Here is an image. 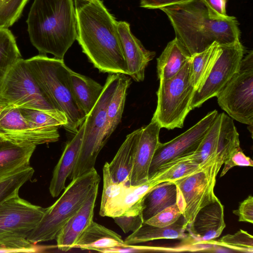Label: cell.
Returning a JSON list of instances; mask_svg holds the SVG:
<instances>
[{
    "label": "cell",
    "mask_w": 253,
    "mask_h": 253,
    "mask_svg": "<svg viewBox=\"0 0 253 253\" xmlns=\"http://www.w3.org/2000/svg\"><path fill=\"white\" fill-rule=\"evenodd\" d=\"M221 51V46L214 42L205 50L191 55L190 80L195 90L203 84Z\"/></svg>",
    "instance_id": "4316f807"
},
{
    "label": "cell",
    "mask_w": 253,
    "mask_h": 253,
    "mask_svg": "<svg viewBox=\"0 0 253 253\" xmlns=\"http://www.w3.org/2000/svg\"><path fill=\"white\" fill-rule=\"evenodd\" d=\"M36 146L4 141L0 143V179L30 166Z\"/></svg>",
    "instance_id": "44dd1931"
},
{
    "label": "cell",
    "mask_w": 253,
    "mask_h": 253,
    "mask_svg": "<svg viewBox=\"0 0 253 253\" xmlns=\"http://www.w3.org/2000/svg\"><path fill=\"white\" fill-rule=\"evenodd\" d=\"M187 224L182 215L173 224L165 227H158L143 222L136 231L132 232L124 240L126 245H135L158 239H187Z\"/></svg>",
    "instance_id": "603a6c76"
},
{
    "label": "cell",
    "mask_w": 253,
    "mask_h": 253,
    "mask_svg": "<svg viewBox=\"0 0 253 253\" xmlns=\"http://www.w3.org/2000/svg\"><path fill=\"white\" fill-rule=\"evenodd\" d=\"M45 209L22 199L19 194L3 202L0 205V239L27 237L41 220Z\"/></svg>",
    "instance_id": "4fadbf2b"
},
{
    "label": "cell",
    "mask_w": 253,
    "mask_h": 253,
    "mask_svg": "<svg viewBox=\"0 0 253 253\" xmlns=\"http://www.w3.org/2000/svg\"><path fill=\"white\" fill-rule=\"evenodd\" d=\"M186 0H140V6L147 9H160Z\"/></svg>",
    "instance_id": "7bdbcfd3"
},
{
    "label": "cell",
    "mask_w": 253,
    "mask_h": 253,
    "mask_svg": "<svg viewBox=\"0 0 253 253\" xmlns=\"http://www.w3.org/2000/svg\"><path fill=\"white\" fill-rule=\"evenodd\" d=\"M70 84L74 97L86 116L99 99L103 86L91 78L71 71Z\"/></svg>",
    "instance_id": "484cf974"
},
{
    "label": "cell",
    "mask_w": 253,
    "mask_h": 253,
    "mask_svg": "<svg viewBox=\"0 0 253 253\" xmlns=\"http://www.w3.org/2000/svg\"><path fill=\"white\" fill-rule=\"evenodd\" d=\"M233 212L239 217V221L253 223V197L249 196L240 203L237 210Z\"/></svg>",
    "instance_id": "60d3db41"
},
{
    "label": "cell",
    "mask_w": 253,
    "mask_h": 253,
    "mask_svg": "<svg viewBox=\"0 0 253 253\" xmlns=\"http://www.w3.org/2000/svg\"><path fill=\"white\" fill-rule=\"evenodd\" d=\"M173 28L175 38L192 55L216 42L220 45L240 41L236 18L213 15L202 0H187L161 8Z\"/></svg>",
    "instance_id": "7a4b0ae2"
},
{
    "label": "cell",
    "mask_w": 253,
    "mask_h": 253,
    "mask_svg": "<svg viewBox=\"0 0 253 253\" xmlns=\"http://www.w3.org/2000/svg\"><path fill=\"white\" fill-rule=\"evenodd\" d=\"M118 30L128 76L135 82H143L145 69L155 57V52L144 47L140 41L131 33L127 22H118Z\"/></svg>",
    "instance_id": "e0dca14e"
},
{
    "label": "cell",
    "mask_w": 253,
    "mask_h": 253,
    "mask_svg": "<svg viewBox=\"0 0 253 253\" xmlns=\"http://www.w3.org/2000/svg\"><path fill=\"white\" fill-rule=\"evenodd\" d=\"M19 111L30 125L40 130L64 128L67 124L66 116L63 114H54L41 110L26 108H19Z\"/></svg>",
    "instance_id": "4dcf8cb0"
},
{
    "label": "cell",
    "mask_w": 253,
    "mask_h": 253,
    "mask_svg": "<svg viewBox=\"0 0 253 253\" xmlns=\"http://www.w3.org/2000/svg\"><path fill=\"white\" fill-rule=\"evenodd\" d=\"M225 226L224 208L217 198L198 211L186 230L190 237L206 243L219 237Z\"/></svg>",
    "instance_id": "2e32d148"
},
{
    "label": "cell",
    "mask_w": 253,
    "mask_h": 253,
    "mask_svg": "<svg viewBox=\"0 0 253 253\" xmlns=\"http://www.w3.org/2000/svg\"><path fill=\"white\" fill-rule=\"evenodd\" d=\"M29 0H0V28H7L20 17Z\"/></svg>",
    "instance_id": "836d02e7"
},
{
    "label": "cell",
    "mask_w": 253,
    "mask_h": 253,
    "mask_svg": "<svg viewBox=\"0 0 253 253\" xmlns=\"http://www.w3.org/2000/svg\"><path fill=\"white\" fill-rule=\"evenodd\" d=\"M38 250L27 237L10 236L0 239V253H35Z\"/></svg>",
    "instance_id": "8d00e7d4"
},
{
    "label": "cell",
    "mask_w": 253,
    "mask_h": 253,
    "mask_svg": "<svg viewBox=\"0 0 253 253\" xmlns=\"http://www.w3.org/2000/svg\"><path fill=\"white\" fill-rule=\"evenodd\" d=\"M216 110L209 112L203 118L186 131L169 142H160L153 157L149 178L162 166L181 157L193 154L217 119Z\"/></svg>",
    "instance_id": "7c38bea8"
},
{
    "label": "cell",
    "mask_w": 253,
    "mask_h": 253,
    "mask_svg": "<svg viewBox=\"0 0 253 253\" xmlns=\"http://www.w3.org/2000/svg\"><path fill=\"white\" fill-rule=\"evenodd\" d=\"M191 55L174 38L169 42L157 59L159 80H166L176 75L188 62Z\"/></svg>",
    "instance_id": "cb8c5ba5"
},
{
    "label": "cell",
    "mask_w": 253,
    "mask_h": 253,
    "mask_svg": "<svg viewBox=\"0 0 253 253\" xmlns=\"http://www.w3.org/2000/svg\"><path fill=\"white\" fill-rule=\"evenodd\" d=\"M76 40L99 72L128 76L118 22L101 0H75Z\"/></svg>",
    "instance_id": "6da1fadb"
},
{
    "label": "cell",
    "mask_w": 253,
    "mask_h": 253,
    "mask_svg": "<svg viewBox=\"0 0 253 253\" xmlns=\"http://www.w3.org/2000/svg\"><path fill=\"white\" fill-rule=\"evenodd\" d=\"M100 181L95 168L72 179L55 202L45 209L41 220L27 239L35 244L55 239L61 228L85 203Z\"/></svg>",
    "instance_id": "5b68a950"
},
{
    "label": "cell",
    "mask_w": 253,
    "mask_h": 253,
    "mask_svg": "<svg viewBox=\"0 0 253 253\" xmlns=\"http://www.w3.org/2000/svg\"><path fill=\"white\" fill-rule=\"evenodd\" d=\"M218 244L224 247L245 253H253V236L240 229L234 234L223 236Z\"/></svg>",
    "instance_id": "d590c367"
},
{
    "label": "cell",
    "mask_w": 253,
    "mask_h": 253,
    "mask_svg": "<svg viewBox=\"0 0 253 253\" xmlns=\"http://www.w3.org/2000/svg\"><path fill=\"white\" fill-rule=\"evenodd\" d=\"M195 89L191 84L190 60L173 77L160 80L157 91V104L151 120L161 128H180L188 114Z\"/></svg>",
    "instance_id": "52a82bcc"
},
{
    "label": "cell",
    "mask_w": 253,
    "mask_h": 253,
    "mask_svg": "<svg viewBox=\"0 0 253 253\" xmlns=\"http://www.w3.org/2000/svg\"><path fill=\"white\" fill-rule=\"evenodd\" d=\"M177 190L172 182L161 183L151 188L142 200L144 222L166 208L176 203Z\"/></svg>",
    "instance_id": "d4e9b609"
},
{
    "label": "cell",
    "mask_w": 253,
    "mask_h": 253,
    "mask_svg": "<svg viewBox=\"0 0 253 253\" xmlns=\"http://www.w3.org/2000/svg\"><path fill=\"white\" fill-rule=\"evenodd\" d=\"M13 108L65 115L57 110L42 92L32 77L25 59L22 58L11 67L0 84V111Z\"/></svg>",
    "instance_id": "9c48e42d"
},
{
    "label": "cell",
    "mask_w": 253,
    "mask_h": 253,
    "mask_svg": "<svg viewBox=\"0 0 253 253\" xmlns=\"http://www.w3.org/2000/svg\"><path fill=\"white\" fill-rule=\"evenodd\" d=\"M21 58L15 38L7 28H0V84Z\"/></svg>",
    "instance_id": "f546056e"
},
{
    "label": "cell",
    "mask_w": 253,
    "mask_h": 253,
    "mask_svg": "<svg viewBox=\"0 0 253 253\" xmlns=\"http://www.w3.org/2000/svg\"><path fill=\"white\" fill-rule=\"evenodd\" d=\"M120 74H109L97 102L86 116L79 157L70 179L94 168L96 158L107 141L106 137L108 105L117 86Z\"/></svg>",
    "instance_id": "8992f818"
},
{
    "label": "cell",
    "mask_w": 253,
    "mask_h": 253,
    "mask_svg": "<svg viewBox=\"0 0 253 253\" xmlns=\"http://www.w3.org/2000/svg\"><path fill=\"white\" fill-rule=\"evenodd\" d=\"M222 165L213 154L199 169L172 182L176 186V204L187 225L201 208L217 199L214 188Z\"/></svg>",
    "instance_id": "ba28073f"
},
{
    "label": "cell",
    "mask_w": 253,
    "mask_h": 253,
    "mask_svg": "<svg viewBox=\"0 0 253 253\" xmlns=\"http://www.w3.org/2000/svg\"><path fill=\"white\" fill-rule=\"evenodd\" d=\"M84 129L83 123L74 137L66 144L54 169L49 187L50 194L53 198L58 197L64 190L66 181L75 168L80 151Z\"/></svg>",
    "instance_id": "d6986e66"
},
{
    "label": "cell",
    "mask_w": 253,
    "mask_h": 253,
    "mask_svg": "<svg viewBox=\"0 0 253 253\" xmlns=\"http://www.w3.org/2000/svg\"><path fill=\"white\" fill-rule=\"evenodd\" d=\"M108 164L109 163L106 162L103 168V188L100 209L103 208L126 186L114 181L109 170Z\"/></svg>",
    "instance_id": "74e56055"
},
{
    "label": "cell",
    "mask_w": 253,
    "mask_h": 253,
    "mask_svg": "<svg viewBox=\"0 0 253 253\" xmlns=\"http://www.w3.org/2000/svg\"><path fill=\"white\" fill-rule=\"evenodd\" d=\"M32 77L54 107L67 119L64 128L75 134L85 115L78 105L70 84L72 71L63 59L40 54L26 59Z\"/></svg>",
    "instance_id": "277c9868"
},
{
    "label": "cell",
    "mask_w": 253,
    "mask_h": 253,
    "mask_svg": "<svg viewBox=\"0 0 253 253\" xmlns=\"http://www.w3.org/2000/svg\"><path fill=\"white\" fill-rule=\"evenodd\" d=\"M125 244L118 233L92 220L78 239L74 248L102 252Z\"/></svg>",
    "instance_id": "7402d4cb"
},
{
    "label": "cell",
    "mask_w": 253,
    "mask_h": 253,
    "mask_svg": "<svg viewBox=\"0 0 253 253\" xmlns=\"http://www.w3.org/2000/svg\"><path fill=\"white\" fill-rule=\"evenodd\" d=\"M98 186L94 188L85 203L57 233L55 240L59 250L67 252L74 248L78 239L93 220Z\"/></svg>",
    "instance_id": "ac0fdd59"
},
{
    "label": "cell",
    "mask_w": 253,
    "mask_h": 253,
    "mask_svg": "<svg viewBox=\"0 0 253 253\" xmlns=\"http://www.w3.org/2000/svg\"><path fill=\"white\" fill-rule=\"evenodd\" d=\"M58 129L34 128L23 117L19 108L0 111V133L7 141L35 146L54 142L60 137Z\"/></svg>",
    "instance_id": "5bb4252c"
},
{
    "label": "cell",
    "mask_w": 253,
    "mask_h": 253,
    "mask_svg": "<svg viewBox=\"0 0 253 253\" xmlns=\"http://www.w3.org/2000/svg\"><path fill=\"white\" fill-rule=\"evenodd\" d=\"M34 169L29 166L11 175L0 179V205L15 195L20 188L32 177Z\"/></svg>",
    "instance_id": "1f68e13d"
},
{
    "label": "cell",
    "mask_w": 253,
    "mask_h": 253,
    "mask_svg": "<svg viewBox=\"0 0 253 253\" xmlns=\"http://www.w3.org/2000/svg\"><path fill=\"white\" fill-rule=\"evenodd\" d=\"M220 46V54L203 84L194 93L191 110L216 97L239 70L244 52L241 42L238 41Z\"/></svg>",
    "instance_id": "8fae6325"
},
{
    "label": "cell",
    "mask_w": 253,
    "mask_h": 253,
    "mask_svg": "<svg viewBox=\"0 0 253 253\" xmlns=\"http://www.w3.org/2000/svg\"><path fill=\"white\" fill-rule=\"evenodd\" d=\"M130 83V78L126 75L120 74L115 90L107 108L106 137L107 140L121 121L127 91Z\"/></svg>",
    "instance_id": "f1b7e54d"
},
{
    "label": "cell",
    "mask_w": 253,
    "mask_h": 253,
    "mask_svg": "<svg viewBox=\"0 0 253 253\" xmlns=\"http://www.w3.org/2000/svg\"><path fill=\"white\" fill-rule=\"evenodd\" d=\"M4 141L7 140L0 133V143Z\"/></svg>",
    "instance_id": "ee69618b"
},
{
    "label": "cell",
    "mask_w": 253,
    "mask_h": 253,
    "mask_svg": "<svg viewBox=\"0 0 253 253\" xmlns=\"http://www.w3.org/2000/svg\"><path fill=\"white\" fill-rule=\"evenodd\" d=\"M26 22L31 42L42 54L63 59L76 40L73 0H34Z\"/></svg>",
    "instance_id": "3957f363"
},
{
    "label": "cell",
    "mask_w": 253,
    "mask_h": 253,
    "mask_svg": "<svg viewBox=\"0 0 253 253\" xmlns=\"http://www.w3.org/2000/svg\"><path fill=\"white\" fill-rule=\"evenodd\" d=\"M161 128L158 123L153 120L147 126L141 127L129 185H139L149 179L150 166L160 142L159 133Z\"/></svg>",
    "instance_id": "9a60e30c"
},
{
    "label": "cell",
    "mask_w": 253,
    "mask_h": 253,
    "mask_svg": "<svg viewBox=\"0 0 253 253\" xmlns=\"http://www.w3.org/2000/svg\"><path fill=\"white\" fill-rule=\"evenodd\" d=\"M223 164L224 167L220 177L223 176L230 169L235 166L253 167V162L240 148L235 151Z\"/></svg>",
    "instance_id": "ab89813d"
},
{
    "label": "cell",
    "mask_w": 253,
    "mask_h": 253,
    "mask_svg": "<svg viewBox=\"0 0 253 253\" xmlns=\"http://www.w3.org/2000/svg\"><path fill=\"white\" fill-rule=\"evenodd\" d=\"M220 108L241 123L253 125V51L243 58L239 71L216 96Z\"/></svg>",
    "instance_id": "30bf717a"
},
{
    "label": "cell",
    "mask_w": 253,
    "mask_h": 253,
    "mask_svg": "<svg viewBox=\"0 0 253 253\" xmlns=\"http://www.w3.org/2000/svg\"><path fill=\"white\" fill-rule=\"evenodd\" d=\"M140 131L139 128L127 135L113 159L108 164L111 175L116 182L129 186Z\"/></svg>",
    "instance_id": "ffe728a7"
},
{
    "label": "cell",
    "mask_w": 253,
    "mask_h": 253,
    "mask_svg": "<svg viewBox=\"0 0 253 253\" xmlns=\"http://www.w3.org/2000/svg\"><path fill=\"white\" fill-rule=\"evenodd\" d=\"M181 215V211L176 203L166 208L144 222L153 226L165 227L173 224Z\"/></svg>",
    "instance_id": "f35d334b"
},
{
    "label": "cell",
    "mask_w": 253,
    "mask_h": 253,
    "mask_svg": "<svg viewBox=\"0 0 253 253\" xmlns=\"http://www.w3.org/2000/svg\"><path fill=\"white\" fill-rule=\"evenodd\" d=\"M113 218L125 233L136 231L144 222L142 216V200L131 207L124 214Z\"/></svg>",
    "instance_id": "e575fe53"
},
{
    "label": "cell",
    "mask_w": 253,
    "mask_h": 253,
    "mask_svg": "<svg viewBox=\"0 0 253 253\" xmlns=\"http://www.w3.org/2000/svg\"><path fill=\"white\" fill-rule=\"evenodd\" d=\"M201 165L190 155L176 159L161 166L148 181L153 187L164 182H173L195 171Z\"/></svg>",
    "instance_id": "83f0119b"
},
{
    "label": "cell",
    "mask_w": 253,
    "mask_h": 253,
    "mask_svg": "<svg viewBox=\"0 0 253 253\" xmlns=\"http://www.w3.org/2000/svg\"><path fill=\"white\" fill-rule=\"evenodd\" d=\"M220 121L221 116L220 114H219L198 148L190 155L191 158L200 165L203 164L211 155H215Z\"/></svg>",
    "instance_id": "d6a6232c"
},
{
    "label": "cell",
    "mask_w": 253,
    "mask_h": 253,
    "mask_svg": "<svg viewBox=\"0 0 253 253\" xmlns=\"http://www.w3.org/2000/svg\"><path fill=\"white\" fill-rule=\"evenodd\" d=\"M210 11L215 16L219 18H226V3L228 0H202Z\"/></svg>",
    "instance_id": "b9f144b4"
}]
</instances>
